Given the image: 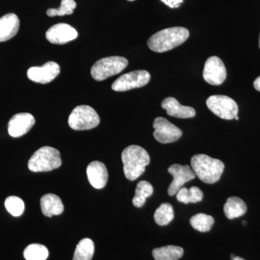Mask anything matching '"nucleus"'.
Listing matches in <instances>:
<instances>
[{"instance_id":"b1692460","label":"nucleus","mask_w":260,"mask_h":260,"mask_svg":"<svg viewBox=\"0 0 260 260\" xmlns=\"http://www.w3.org/2000/svg\"><path fill=\"white\" fill-rule=\"evenodd\" d=\"M174 218V209L172 205L169 203H162L154 214V220L159 225H168L172 221Z\"/></svg>"},{"instance_id":"1a4fd4ad","label":"nucleus","mask_w":260,"mask_h":260,"mask_svg":"<svg viewBox=\"0 0 260 260\" xmlns=\"http://www.w3.org/2000/svg\"><path fill=\"white\" fill-rule=\"evenodd\" d=\"M155 139L162 144L174 143L180 139L182 131L164 117L155 118L153 122Z\"/></svg>"},{"instance_id":"bb28decb","label":"nucleus","mask_w":260,"mask_h":260,"mask_svg":"<svg viewBox=\"0 0 260 260\" xmlns=\"http://www.w3.org/2000/svg\"><path fill=\"white\" fill-rule=\"evenodd\" d=\"M76 8L75 0H61L60 7L59 8H52L47 10V14L49 17L64 16L66 15L73 14Z\"/></svg>"},{"instance_id":"2f4dec72","label":"nucleus","mask_w":260,"mask_h":260,"mask_svg":"<svg viewBox=\"0 0 260 260\" xmlns=\"http://www.w3.org/2000/svg\"><path fill=\"white\" fill-rule=\"evenodd\" d=\"M233 260H245V259H243V258L240 257V256H236L235 257H234V259H233Z\"/></svg>"},{"instance_id":"c756f323","label":"nucleus","mask_w":260,"mask_h":260,"mask_svg":"<svg viewBox=\"0 0 260 260\" xmlns=\"http://www.w3.org/2000/svg\"><path fill=\"white\" fill-rule=\"evenodd\" d=\"M166 5L171 8H178L182 4L184 0H160Z\"/></svg>"},{"instance_id":"6e6552de","label":"nucleus","mask_w":260,"mask_h":260,"mask_svg":"<svg viewBox=\"0 0 260 260\" xmlns=\"http://www.w3.org/2000/svg\"><path fill=\"white\" fill-rule=\"evenodd\" d=\"M150 75L146 70H136L121 75L112 84L113 90L124 92L132 89L142 88L149 83Z\"/></svg>"},{"instance_id":"20e7f679","label":"nucleus","mask_w":260,"mask_h":260,"mask_svg":"<svg viewBox=\"0 0 260 260\" xmlns=\"http://www.w3.org/2000/svg\"><path fill=\"white\" fill-rule=\"evenodd\" d=\"M61 165L60 153L57 149L44 146L34 153L28 160L29 170L32 172H47Z\"/></svg>"},{"instance_id":"aec40b11","label":"nucleus","mask_w":260,"mask_h":260,"mask_svg":"<svg viewBox=\"0 0 260 260\" xmlns=\"http://www.w3.org/2000/svg\"><path fill=\"white\" fill-rule=\"evenodd\" d=\"M184 254V249L180 246H166L154 249L153 256L155 260H178Z\"/></svg>"},{"instance_id":"72a5a7b5","label":"nucleus","mask_w":260,"mask_h":260,"mask_svg":"<svg viewBox=\"0 0 260 260\" xmlns=\"http://www.w3.org/2000/svg\"><path fill=\"white\" fill-rule=\"evenodd\" d=\"M259 47L260 49V35H259Z\"/></svg>"},{"instance_id":"6ab92c4d","label":"nucleus","mask_w":260,"mask_h":260,"mask_svg":"<svg viewBox=\"0 0 260 260\" xmlns=\"http://www.w3.org/2000/svg\"><path fill=\"white\" fill-rule=\"evenodd\" d=\"M224 213L227 218H239L246 213L247 210L246 203L237 197H231L228 198L223 207Z\"/></svg>"},{"instance_id":"0eeeda50","label":"nucleus","mask_w":260,"mask_h":260,"mask_svg":"<svg viewBox=\"0 0 260 260\" xmlns=\"http://www.w3.org/2000/svg\"><path fill=\"white\" fill-rule=\"evenodd\" d=\"M206 105L214 114L226 120L235 119L239 112L237 103L226 95H211L207 99Z\"/></svg>"},{"instance_id":"4468645a","label":"nucleus","mask_w":260,"mask_h":260,"mask_svg":"<svg viewBox=\"0 0 260 260\" xmlns=\"http://www.w3.org/2000/svg\"><path fill=\"white\" fill-rule=\"evenodd\" d=\"M35 122V118L29 113L15 114L8 123V133L13 138H20L28 133Z\"/></svg>"},{"instance_id":"dca6fc26","label":"nucleus","mask_w":260,"mask_h":260,"mask_svg":"<svg viewBox=\"0 0 260 260\" xmlns=\"http://www.w3.org/2000/svg\"><path fill=\"white\" fill-rule=\"evenodd\" d=\"M161 107L167 111L168 115L179 119H188L196 115L194 108L181 105L175 98L168 97L164 99Z\"/></svg>"},{"instance_id":"f8f14e48","label":"nucleus","mask_w":260,"mask_h":260,"mask_svg":"<svg viewBox=\"0 0 260 260\" xmlns=\"http://www.w3.org/2000/svg\"><path fill=\"white\" fill-rule=\"evenodd\" d=\"M60 73V67L54 61H48L42 67L29 68L27 75L29 79L35 83L47 84L55 79Z\"/></svg>"},{"instance_id":"393cba45","label":"nucleus","mask_w":260,"mask_h":260,"mask_svg":"<svg viewBox=\"0 0 260 260\" xmlns=\"http://www.w3.org/2000/svg\"><path fill=\"white\" fill-rule=\"evenodd\" d=\"M23 255L26 260H46L49 256V251L42 244H32L25 248Z\"/></svg>"},{"instance_id":"7ed1b4c3","label":"nucleus","mask_w":260,"mask_h":260,"mask_svg":"<svg viewBox=\"0 0 260 260\" xmlns=\"http://www.w3.org/2000/svg\"><path fill=\"white\" fill-rule=\"evenodd\" d=\"M191 167L200 180L210 184L219 181L225 169L221 160L205 154L194 155L191 159Z\"/></svg>"},{"instance_id":"7c9ffc66","label":"nucleus","mask_w":260,"mask_h":260,"mask_svg":"<svg viewBox=\"0 0 260 260\" xmlns=\"http://www.w3.org/2000/svg\"><path fill=\"white\" fill-rule=\"evenodd\" d=\"M254 87L256 90L260 92V76L258 77V78L254 80Z\"/></svg>"},{"instance_id":"f3484780","label":"nucleus","mask_w":260,"mask_h":260,"mask_svg":"<svg viewBox=\"0 0 260 260\" xmlns=\"http://www.w3.org/2000/svg\"><path fill=\"white\" fill-rule=\"evenodd\" d=\"M20 20L14 13H9L0 18V42L13 39L18 34Z\"/></svg>"},{"instance_id":"f704fd0d","label":"nucleus","mask_w":260,"mask_h":260,"mask_svg":"<svg viewBox=\"0 0 260 260\" xmlns=\"http://www.w3.org/2000/svg\"><path fill=\"white\" fill-rule=\"evenodd\" d=\"M127 1L133 2V1H135V0H127Z\"/></svg>"},{"instance_id":"4be33fe9","label":"nucleus","mask_w":260,"mask_h":260,"mask_svg":"<svg viewBox=\"0 0 260 260\" xmlns=\"http://www.w3.org/2000/svg\"><path fill=\"white\" fill-rule=\"evenodd\" d=\"M94 253V243L90 239H83L75 249L73 260H91Z\"/></svg>"},{"instance_id":"f257e3e1","label":"nucleus","mask_w":260,"mask_h":260,"mask_svg":"<svg viewBox=\"0 0 260 260\" xmlns=\"http://www.w3.org/2000/svg\"><path fill=\"white\" fill-rule=\"evenodd\" d=\"M189 31L183 27L164 29L153 34L148 41L149 49L155 52L162 53L179 47L187 40Z\"/></svg>"},{"instance_id":"a878e982","label":"nucleus","mask_w":260,"mask_h":260,"mask_svg":"<svg viewBox=\"0 0 260 260\" xmlns=\"http://www.w3.org/2000/svg\"><path fill=\"white\" fill-rule=\"evenodd\" d=\"M5 208L8 213L15 217L20 216L25 210V205L23 200L16 196H10L5 200Z\"/></svg>"},{"instance_id":"9b49d317","label":"nucleus","mask_w":260,"mask_h":260,"mask_svg":"<svg viewBox=\"0 0 260 260\" xmlns=\"http://www.w3.org/2000/svg\"><path fill=\"white\" fill-rule=\"evenodd\" d=\"M169 174L173 176V181L168 189V194L170 196L177 194V191L187 181L194 179L196 175L189 166L174 164L168 169Z\"/></svg>"},{"instance_id":"c9c22d12","label":"nucleus","mask_w":260,"mask_h":260,"mask_svg":"<svg viewBox=\"0 0 260 260\" xmlns=\"http://www.w3.org/2000/svg\"><path fill=\"white\" fill-rule=\"evenodd\" d=\"M246 221H243V224H246Z\"/></svg>"},{"instance_id":"473e14b6","label":"nucleus","mask_w":260,"mask_h":260,"mask_svg":"<svg viewBox=\"0 0 260 260\" xmlns=\"http://www.w3.org/2000/svg\"><path fill=\"white\" fill-rule=\"evenodd\" d=\"M235 119H237V120H239V116H236Z\"/></svg>"},{"instance_id":"2eb2a0df","label":"nucleus","mask_w":260,"mask_h":260,"mask_svg":"<svg viewBox=\"0 0 260 260\" xmlns=\"http://www.w3.org/2000/svg\"><path fill=\"white\" fill-rule=\"evenodd\" d=\"M86 172L89 182L95 189H103L107 185V169L102 162L95 160L90 162L87 167Z\"/></svg>"},{"instance_id":"c85d7f7f","label":"nucleus","mask_w":260,"mask_h":260,"mask_svg":"<svg viewBox=\"0 0 260 260\" xmlns=\"http://www.w3.org/2000/svg\"><path fill=\"white\" fill-rule=\"evenodd\" d=\"M177 199L180 203L184 204L190 203L189 200V189L186 187H181L177 193Z\"/></svg>"},{"instance_id":"412c9836","label":"nucleus","mask_w":260,"mask_h":260,"mask_svg":"<svg viewBox=\"0 0 260 260\" xmlns=\"http://www.w3.org/2000/svg\"><path fill=\"white\" fill-rule=\"evenodd\" d=\"M153 193V187L151 184L146 181H141L138 183L135 189V194L133 199V203L136 208H141L145 205L147 198Z\"/></svg>"},{"instance_id":"9d476101","label":"nucleus","mask_w":260,"mask_h":260,"mask_svg":"<svg viewBox=\"0 0 260 260\" xmlns=\"http://www.w3.org/2000/svg\"><path fill=\"white\" fill-rule=\"evenodd\" d=\"M227 76L224 63L218 56H210L205 63L203 78L212 85H220L225 81Z\"/></svg>"},{"instance_id":"f03ea898","label":"nucleus","mask_w":260,"mask_h":260,"mask_svg":"<svg viewBox=\"0 0 260 260\" xmlns=\"http://www.w3.org/2000/svg\"><path fill=\"white\" fill-rule=\"evenodd\" d=\"M124 165V176L130 181L136 180L150 164V155L144 148L139 145H129L121 153Z\"/></svg>"},{"instance_id":"a211bd4d","label":"nucleus","mask_w":260,"mask_h":260,"mask_svg":"<svg viewBox=\"0 0 260 260\" xmlns=\"http://www.w3.org/2000/svg\"><path fill=\"white\" fill-rule=\"evenodd\" d=\"M41 208L43 214L47 217L59 215L64 211V205L61 200L54 194H47L42 197Z\"/></svg>"},{"instance_id":"39448f33","label":"nucleus","mask_w":260,"mask_h":260,"mask_svg":"<svg viewBox=\"0 0 260 260\" xmlns=\"http://www.w3.org/2000/svg\"><path fill=\"white\" fill-rule=\"evenodd\" d=\"M128 65V60L122 56H108L97 61L92 67L90 74L97 81H102L119 74Z\"/></svg>"},{"instance_id":"423d86ee","label":"nucleus","mask_w":260,"mask_h":260,"mask_svg":"<svg viewBox=\"0 0 260 260\" xmlns=\"http://www.w3.org/2000/svg\"><path fill=\"white\" fill-rule=\"evenodd\" d=\"M100 123L99 114L90 106H78L73 109L68 119L73 129L88 130L96 127Z\"/></svg>"},{"instance_id":"5701e85b","label":"nucleus","mask_w":260,"mask_h":260,"mask_svg":"<svg viewBox=\"0 0 260 260\" xmlns=\"http://www.w3.org/2000/svg\"><path fill=\"white\" fill-rule=\"evenodd\" d=\"M215 220L211 215L205 213H198L190 219V224L193 229L200 232H208L213 227Z\"/></svg>"},{"instance_id":"ddd939ff","label":"nucleus","mask_w":260,"mask_h":260,"mask_svg":"<svg viewBox=\"0 0 260 260\" xmlns=\"http://www.w3.org/2000/svg\"><path fill=\"white\" fill-rule=\"evenodd\" d=\"M78 32L71 25L66 23H58L51 26L46 32V38L53 44L62 45L75 40Z\"/></svg>"},{"instance_id":"cd10ccee","label":"nucleus","mask_w":260,"mask_h":260,"mask_svg":"<svg viewBox=\"0 0 260 260\" xmlns=\"http://www.w3.org/2000/svg\"><path fill=\"white\" fill-rule=\"evenodd\" d=\"M203 199V193L200 188L192 186L189 189V200L190 203H197Z\"/></svg>"}]
</instances>
